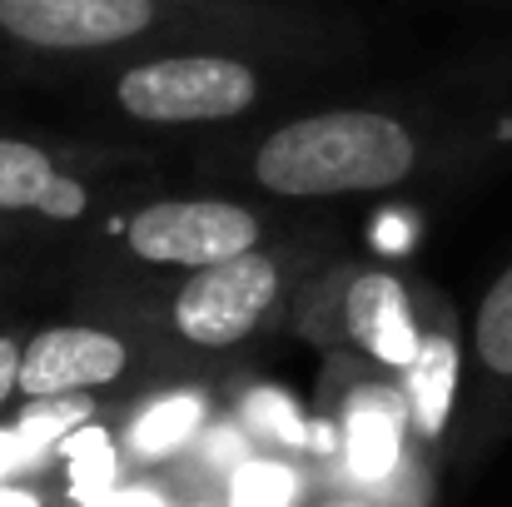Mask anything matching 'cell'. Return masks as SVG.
Returning <instances> with one entry per match:
<instances>
[{
  "instance_id": "19",
  "label": "cell",
  "mask_w": 512,
  "mask_h": 507,
  "mask_svg": "<svg viewBox=\"0 0 512 507\" xmlns=\"http://www.w3.org/2000/svg\"><path fill=\"white\" fill-rule=\"evenodd\" d=\"M10 388H20V348L10 338H0V403Z\"/></svg>"
},
{
  "instance_id": "11",
  "label": "cell",
  "mask_w": 512,
  "mask_h": 507,
  "mask_svg": "<svg viewBox=\"0 0 512 507\" xmlns=\"http://www.w3.org/2000/svg\"><path fill=\"white\" fill-rule=\"evenodd\" d=\"M199 418H204V403L194 393H174V398H165V403H155V408L140 413V423L130 428V448L140 458H160V453L179 448L199 428Z\"/></svg>"
},
{
  "instance_id": "5",
  "label": "cell",
  "mask_w": 512,
  "mask_h": 507,
  "mask_svg": "<svg viewBox=\"0 0 512 507\" xmlns=\"http://www.w3.org/2000/svg\"><path fill=\"white\" fill-rule=\"evenodd\" d=\"M155 20L150 0H0V25L45 50H85L140 35Z\"/></svg>"
},
{
  "instance_id": "9",
  "label": "cell",
  "mask_w": 512,
  "mask_h": 507,
  "mask_svg": "<svg viewBox=\"0 0 512 507\" xmlns=\"http://www.w3.org/2000/svg\"><path fill=\"white\" fill-rule=\"evenodd\" d=\"M398 463V408L383 393H363L348 408V468L368 483L388 478Z\"/></svg>"
},
{
  "instance_id": "10",
  "label": "cell",
  "mask_w": 512,
  "mask_h": 507,
  "mask_svg": "<svg viewBox=\"0 0 512 507\" xmlns=\"http://www.w3.org/2000/svg\"><path fill=\"white\" fill-rule=\"evenodd\" d=\"M473 348H478V363L488 378L512 383V264L483 294V309L473 319Z\"/></svg>"
},
{
  "instance_id": "7",
  "label": "cell",
  "mask_w": 512,
  "mask_h": 507,
  "mask_svg": "<svg viewBox=\"0 0 512 507\" xmlns=\"http://www.w3.org/2000/svg\"><path fill=\"white\" fill-rule=\"evenodd\" d=\"M348 334L388 368H408L418 358V343H423L418 329H413L403 284L388 279V274L353 279V289H348Z\"/></svg>"
},
{
  "instance_id": "8",
  "label": "cell",
  "mask_w": 512,
  "mask_h": 507,
  "mask_svg": "<svg viewBox=\"0 0 512 507\" xmlns=\"http://www.w3.org/2000/svg\"><path fill=\"white\" fill-rule=\"evenodd\" d=\"M453 388H458V348L453 338H423L418 358L408 363V408L418 433H443L448 408H453Z\"/></svg>"
},
{
  "instance_id": "3",
  "label": "cell",
  "mask_w": 512,
  "mask_h": 507,
  "mask_svg": "<svg viewBox=\"0 0 512 507\" xmlns=\"http://www.w3.org/2000/svg\"><path fill=\"white\" fill-rule=\"evenodd\" d=\"M279 294V269L274 259L244 249L234 259H219V264H204L174 299V324L179 334L199 348H229L249 334L264 309L274 304Z\"/></svg>"
},
{
  "instance_id": "20",
  "label": "cell",
  "mask_w": 512,
  "mask_h": 507,
  "mask_svg": "<svg viewBox=\"0 0 512 507\" xmlns=\"http://www.w3.org/2000/svg\"><path fill=\"white\" fill-rule=\"evenodd\" d=\"M105 507H165L150 488H130V493H120V498H110Z\"/></svg>"
},
{
  "instance_id": "2",
  "label": "cell",
  "mask_w": 512,
  "mask_h": 507,
  "mask_svg": "<svg viewBox=\"0 0 512 507\" xmlns=\"http://www.w3.org/2000/svg\"><path fill=\"white\" fill-rule=\"evenodd\" d=\"M254 70L224 55H174L135 65L120 80V105L135 120L155 125H199V120H229L254 105Z\"/></svg>"
},
{
  "instance_id": "14",
  "label": "cell",
  "mask_w": 512,
  "mask_h": 507,
  "mask_svg": "<svg viewBox=\"0 0 512 507\" xmlns=\"http://www.w3.org/2000/svg\"><path fill=\"white\" fill-rule=\"evenodd\" d=\"M65 458H70V483H75V498L90 507L110 503V483H115V453H110V438L100 428H75L65 438Z\"/></svg>"
},
{
  "instance_id": "1",
  "label": "cell",
  "mask_w": 512,
  "mask_h": 507,
  "mask_svg": "<svg viewBox=\"0 0 512 507\" xmlns=\"http://www.w3.org/2000/svg\"><path fill=\"white\" fill-rule=\"evenodd\" d=\"M418 165L413 135L378 110H329L274 130L259 155L254 179L284 199H324L393 189Z\"/></svg>"
},
{
  "instance_id": "13",
  "label": "cell",
  "mask_w": 512,
  "mask_h": 507,
  "mask_svg": "<svg viewBox=\"0 0 512 507\" xmlns=\"http://www.w3.org/2000/svg\"><path fill=\"white\" fill-rule=\"evenodd\" d=\"M85 423H90V398H80V393H55V398H35V403L20 413L15 433H20L25 453L40 458L50 443L70 438V433L85 428Z\"/></svg>"
},
{
  "instance_id": "21",
  "label": "cell",
  "mask_w": 512,
  "mask_h": 507,
  "mask_svg": "<svg viewBox=\"0 0 512 507\" xmlns=\"http://www.w3.org/2000/svg\"><path fill=\"white\" fill-rule=\"evenodd\" d=\"M0 507H40V503H35V493H20V488L0 483Z\"/></svg>"
},
{
  "instance_id": "17",
  "label": "cell",
  "mask_w": 512,
  "mask_h": 507,
  "mask_svg": "<svg viewBox=\"0 0 512 507\" xmlns=\"http://www.w3.org/2000/svg\"><path fill=\"white\" fill-rule=\"evenodd\" d=\"M40 214H50V219H80L85 214V189L75 179L55 174L50 189H45V199H40Z\"/></svg>"
},
{
  "instance_id": "4",
  "label": "cell",
  "mask_w": 512,
  "mask_h": 507,
  "mask_svg": "<svg viewBox=\"0 0 512 507\" xmlns=\"http://www.w3.org/2000/svg\"><path fill=\"white\" fill-rule=\"evenodd\" d=\"M259 219L239 204L219 199H165L130 219V249L150 264H184L204 269L254 249Z\"/></svg>"
},
{
  "instance_id": "15",
  "label": "cell",
  "mask_w": 512,
  "mask_h": 507,
  "mask_svg": "<svg viewBox=\"0 0 512 507\" xmlns=\"http://www.w3.org/2000/svg\"><path fill=\"white\" fill-rule=\"evenodd\" d=\"M294 478L274 463H244L234 473V507H289Z\"/></svg>"
},
{
  "instance_id": "22",
  "label": "cell",
  "mask_w": 512,
  "mask_h": 507,
  "mask_svg": "<svg viewBox=\"0 0 512 507\" xmlns=\"http://www.w3.org/2000/svg\"><path fill=\"white\" fill-rule=\"evenodd\" d=\"M214 458H234V433H219L214 438Z\"/></svg>"
},
{
  "instance_id": "12",
  "label": "cell",
  "mask_w": 512,
  "mask_h": 507,
  "mask_svg": "<svg viewBox=\"0 0 512 507\" xmlns=\"http://www.w3.org/2000/svg\"><path fill=\"white\" fill-rule=\"evenodd\" d=\"M55 165L25 140H0V209H40Z\"/></svg>"
},
{
  "instance_id": "18",
  "label": "cell",
  "mask_w": 512,
  "mask_h": 507,
  "mask_svg": "<svg viewBox=\"0 0 512 507\" xmlns=\"http://www.w3.org/2000/svg\"><path fill=\"white\" fill-rule=\"evenodd\" d=\"M30 463V453H25V443H20V433L10 428H0V483H5V473H15V468H25Z\"/></svg>"
},
{
  "instance_id": "6",
  "label": "cell",
  "mask_w": 512,
  "mask_h": 507,
  "mask_svg": "<svg viewBox=\"0 0 512 507\" xmlns=\"http://www.w3.org/2000/svg\"><path fill=\"white\" fill-rule=\"evenodd\" d=\"M125 368V343L100 329H45L20 353V393L55 398L110 383Z\"/></svg>"
},
{
  "instance_id": "16",
  "label": "cell",
  "mask_w": 512,
  "mask_h": 507,
  "mask_svg": "<svg viewBox=\"0 0 512 507\" xmlns=\"http://www.w3.org/2000/svg\"><path fill=\"white\" fill-rule=\"evenodd\" d=\"M249 423H254L259 433H269V438H284V443H304V438H309V428L299 423L294 403L279 398V393H254V398H249Z\"/></svg>"
}]
</instances>
